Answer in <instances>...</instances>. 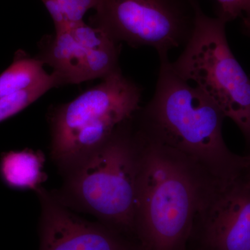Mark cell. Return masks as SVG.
Instances as JSON below:
<instances>
[{"label":"cell","mask_w":250,"mask_h":250,"mask_svg":"<svg viewBox=\"0 0 250 250\" xmlns=\"http://www.w3.org/2000/svg\"><path fill=\"white\" fill-rule=\"evenodd\" d=\"M136 244L139 250H187L199 210L222 184L136 125Z\"/></svg>","instance_id":"obj_1"},{"label":"cell","mask_w":250,"mask_h":250,"mask_svg":"<svg viewBox=\"0 0 250 250\" xmlns=\"http://www.w3.org/2000/svg\"><path fill=\"white\" fill-rule=\"evenodd\" d=\"M160 67L152 99L135 116L141 131L183 154L225 184L244 170L250 155H237L223 135L225 117L216 104L174 71L168 57Z\"/></svg>","instance_id":"obj_2"},{"label":"cell","mask_w":250,"mask_h":250,"mask_svg":"<svg viewBox=\"0 0 250 250\" xmlns=\"http://www.w3.org/2000/svg\"><path fill=\"white\" fill-rule=\"evenodd\" d=\"M134 118L64 174L62 189L52 192L70 209L94 215L100 223L136 243L139 145Z\"/></svg>","instance_id":"obj_3"},{"label":"cell","mask_w":250,"mask_h":250,"mask_svg":"<svg viewBox=\"0 0 250 250\" xmlns=\"http://www.w3.org/2000/svg\"><path fill=\"white\" fill-rule=\"evenodd\" d=\"M142 90L121 70L49 113L50 156L62 175L101 147L141 109Z\"/></svg>","instance_id":"obj_4"},{"label":"cell","mask_w":250,"mask_h":250,"mask_svg":"<svg viewBox=\"0 0 250 250\" xmlns=\"http://www.w3.org/2000/svg\"><path fill=\"white\" fill-rule=\"evenodd\" d=\"M195 11L191 35L171 66L214 102L250 146V78L229 45L228 22L219 16H207L197 0Z\"/></svg>","instance_id":"obj_5"},{"label":"cell","mask_w":250,"mask_h":250,"mask_svg":"<svg viewBox=\"0 0 250 250\" xmlns=\"http://www.w3.org/2000/svg\"><path fill=\"white\" fill-rule=\"evenodd\" d=\"M90 26L117 42L150 47L159 57L185 45L195 23V0H96Z\"/></svg>","instance_id":"obj_6"},{"label":"cell","mask_w":250,"mask_h":250,"mask_svg":"<svg viewBox=\"0 0 250 250\" xmlns=\"http://www.w3.org/2000/svg\"><path fill=\"white\" fill-rule=\"evenodd\" d=\"M118 42L83 21L46 36L38 59L53 69L59 86L104 79L121 70Z\"/></svg>","instance_id":"obj_7"},{"label":"cell","mask_w":250,"mask_h":250,"mask_svg":"<svg viewBox=\"0 0 250 250\" xmlns=\"http://www.w3.org/2000/svg\"><path fill=\"white\" fill-rule=\"evenodd\" d=\"M187 250H250V177L246 167L236 178L218 185L206 200Z\"/></svg>","instance_id":"obj_8"},{"label":"cell","mask_w":250,"mask_h":250,"mask_svg":"<svg viewBox=\"0 0 250 250\" xmlns=\"http://www.w3.org/2000/svg\"><path fill=\"white\" fill-rule=\"evenodd\" d=\"M41 205L40 250H139L135 242L102 223L77 216L53 192H35Z\"/></svg>","instance_id":"obj_9"},{"label":"cell","mask_w":250,"mask_h":250,"mask_svg":"<svg viewBox=\"0 0 250 250\" xmlns=\"http://www.w3.org/2000/svg\"><path fill=\"white\" fill-rule=\"evenodd\" d=\"M45 163V155L41 151L24 149L3 153L0 178L10 188L36 192L47 178Z\"/></svg>","instance_id":"obj_10"},{"label":"cell","mask_w":250,"mask_h":250,"mask_svg":"<svg viewBox=\"0 0 250 250\" xmlns=\"http://www.w3.org/2000/svg\"><path fill=\"white\" fill-rule=\"evenodd\" d=\"M44 65L37 57L18 51L12 63L0 74V98L30 89L49 80L52 74L45 71Z\"/></svg>","instance_id":"obj_11"},{"label":"cell","mask_w":250,"mask_h":250,"mask_svg":"<svg viewBox=\"0 0 250 250\" xmlns=\"http://www.w3.org/2000/svg\"><path fill=\"white\" fill-rule=\"evenodd\" d=\"M51 74L52 77L49 80L30 89L0 98V123L16 116L45 95L48 90L59 87L58 81L53 74Z\"/></svg>","instance_id":"obj_12"},{"label":"cell","mask_w":250,"mask_h":250,"mask_svg":"<svg viewBox=\"0 0 250 250\" xmlns=\"http://www.w3.org/2000/svg\"><path fill=\"white\" fill-rule=\"evenodd\" d=\"M82 0H42L54 23L62 22L73 14Z\"/></svg>","instance_id":"obj_13"},{"label":"cell","mask_w":250,"mask_h":250,"mask_svg":"<svg viewBox=\"0 0 250 250\" xmlns=\"http://www.w3.org/2000/svg\"><path fill=\"white\" fill-rule=\"evenodd\" d=\"M219 5L218 16L227 22L246 14L250 9V0H215Z\"/></svg>","instance_id":"obj_14"},{"label":"cell","mask_w":250,"mask_h":250,"mask_svg":"<svg viewBox=\"0 0 250 250\" xmlns=\"http://www.w3.org/2000/svg\"><path fill=\"white\" fill-rule=\"evenodd\" d=\"M243 29L244 31L250 30V9L243 17Z\"/></svg>","instance_id":"obj_15"},{"label":"cell","mask_w":250,"mask_h":250,"mask_svg":"<svg viewBox=\"0 0 250 250\" xmlns=\"http://www.w3.org/2000/svg\"><path fill=\"white\" fill-rule=\"evenodd\" d=\"M246 172L248 174V175L250 177V161L249 163H248V166L246 167Z\"/></svg>","instance_id":"obj_16"},{"label":"cell","mask_w":250,"mask_h":250,"mask_svg":"<svg viewBox=\"0 0 250 250\" xmlns=\"http://www.w3.org/2000/svg\"><path fill=\"white\" fill-rule=\"evenodd\" d=\"M245 33H246V34H247V35L249 36H250V30L246 31H245Z\"/></svg>","instance_id":"obj_17"}]
</instances>
